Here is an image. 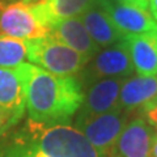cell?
<instances>
[{"label":"cell","instance_id":"cell-1","mask_svg":"<svg viewBox=\"0 0 157 157\" xmlns=\"http://www.w3.org/2000/svg\"><path fill=\"white\" fill-rule=\"evenodd\" d=\"M25 82V110L32 122L66 126L84 101V88L76 76H59L22 63L18 66Z\"/></svg>","mask_w":157,"mask_h":157},{"label":"cell","instance_id":"cell-2","mask_svg":"<svg viewBox=\"0 0 157 157\" xmlns=\"http://www.w3.org/2000/svg\"><path fill=\"white\" fill-rule=\"evenodd\" d=\"M0 157H101L75 127L46 126L28 119L0 137Z\"/></svg>","mask_w":157,"mask_h":157},{"label":"cell","instance_id":"cell-3","mask_svg":"<svg viewBox=\"0 0 157 157\" xmlns=\"http://www.w3.org/2000/svg\"><path fill=\"white\" fill-rule=\"evenodd\" d=\"M28 60L54 75L75 76L90 60L50 34L26 41Z\"/></svg>","mask_w":157,"mask_h":157},{"label":"cell","instance_id":"cell-4","mask_svg":"<svg viewBox=\"0 0 157 157\" xmlns=\"http://www.w3.org/2000/svg\"><path fill=\"white\" fill-rule=\"evenodd\" d=\"M128 113L115 110L75 121V128L85 136L101 157H114L117 141L128 123Z\"/></svg>","mask_w":157,"mask_h":157},{"label":"cell","instance_id":"cell-5","mask_svg":"<svg viewBox=\"0 0 157 157\" xmlns=\"http://www.w3.org/2000/svg\"><path fill=\"white\" fill-rule=\"evenodd\" d=\"M0 34L22 41L48 34V24L38 3L13 2L0 9Z\"/></svg>","mask_w":157,"mask_h":157},{"label":"cell","instance_id":"cell-6","mask_svg":"<svg viewBox=\"0 0 157 157\" xmlns=\"http://www.w3.org/2000/svg\"><path fill=\"white\" fill-rule=\"evenodd\" d=\"M135 73L130 51L124 39L105 47L93 56L78 73L82 88H88L102 78H127Z\"/></svg>","mask_w":157,"mask_h":157},{"label":"cell","instance_id":"cell-7","mask_svg":"<svg viewBox=\"0 0 157 157\" xmlns=\"http://www.w3.org/2000/svg\"><path fill=\"white\" fill-rule=\"evenodd\" d=\"M100 6L107 12L113 24L126 36L148 33L157 29V22L148 8L122 3L119 0H104Z\"/></svg>","mask_w":157,"mask_h":157},{"label":"cell","instance_id":"cell-8","mask_svg":"<svg viewBox=\"0 0 157 157\" xmlns=\"http://www.w3.org/2000/svg\"><path fill=\"white\" fill-rule=\"evenodd\" d=\"M124 78H102L88 86L76 119L104 114L119 107V93Z\"/></svg>","mask_w":157,"mask_h":157},{"label":"cell","instance_id":"cell-9","mask_svg":"<svg viewBox=\"0 0 157 157\" xmlns=\"http://www.w3.org/2000/svg\"><path fill=\"white\" fill-rule=\"evenodd\" d=\"M155 132L143 118H134L126 124L117 141V157H151Z\"/></svg>","mask_w":157,"mask_h":157},{"label":"cell","instance_id":"cell-10","mask_svg":"<svg viewBox=\"0 0 157 157\" xmlns=\"http://www.w3.org/2000/svg\"><path fill=\"white\" fill-rule=\"evenodd\" d=\"M48 34L89 59L100 51V47L88 34L80 17L63 18L52 22L48 26Z\"/></svg>","mask_w":157,"mask_h":157},{"label":"cell","instance_id":"cell-11","mask_svg":"<svg viewBox=\"0 0 157 157\" xmlns=\"http://www.w3.org/2000/svg\"><path fill=\"white\" fill-rule=\"evenodd\" d=\"M124 42L128 47L136 75L157 76V30L128 34Z\"/></svg>","mask_w":157,"mask_h":157},{"label":"cell","instance_id":"cell-12","mask_svg":"<svg viewBox=\"0 0 157 157\" xmlns=\"http://www.w3.org/2000/svg\"><path fill=\"white\" fill-rule=\"evenodd\" d=\"M78 17L98 47H109L126 38V34L113 24L107 12L101 6L89 8Z\"/></svg>","mask_w":157,"mask_h":157},{"label":"cell","instance_id":"cell-13","mask_svg":"<svg viewBox=\"0 0 157 157\" xmlns=\"http://www.w3.org/2000/svg\"><path fill=\"white\" fill-rule=\"evenodd\" d=\"M157 97V76H130L124 78L119 93V107L130 113L141 109Z\"/></svg>","mask_w":157,"mask_h":157},{"label":"cell","instance_id":"cell-14","mask_svg":"<svg viewBox=\"0 0 157 157\" xmlns=\"http://www.w3.org/2000/svg\"><path fill=\"white\" fill-rule=\"evenodd\" d=\"M0 110L25 111V82L21 71L16 68H0Z\"/></svg>","mask_w":157,"mask_h":157},{"label":"cell","instance_id":"cell-15","mask_svg":"<svg viewBox=\"0 0 157 157\" xmlns=\"http://www.w3.org/2000/svg\"><path fill=\"white\" fill-rule=\"evenodd\" d=\"M104 0H41L37 2L45 16L48 26L63 18L78 17L94 6H100Z\"/></svg>","mask_w":157,"mask_h":157},{"label":"cell","instance_id":"cell-16","mask_svg":"<svg viewBox=\"0 0 157 157\" xmlns=\"http://www.w3.org/2000/svg\"><path fill=\"white\" fill-rule=\"evenodd\" d=\"M28 60L26 41L0 34V68H16Z\"/></svg>","mask_w":157,"mask_h":157},{"label":"cell","instance_id":"cell-17","mask_svg":"<svg viewBox=\"0 0 157 157\" xmlns=\"http://www.w3.org/2000/svg\"><path fill=\"white\" fill-rule=\"evenodd\" d=\"M22 117L24 114H21V113L0 110V137L6 135L9 130H12L22 119Z\"/></svg>","mask_w":157,"mask_h":157},{"label":"cell","instance_id":"cell-18","mask_svg":"<svg viewBox=\"0 0 157 157\" xmlns=\"http://www.w3.org/2000/svg\"><path fill=\"white\" fill-rule=\"evenodd\" d=\"M141 113H143V117H144L143 119L151 127H153L157 136V97L151 102H148L145 106L141 107Z\"/></svg>","mask_w":157,"mask_h":157},{"label":"cell","instance_id":"cell-19","mask_svg":"<svg viewBox=\"0 0 157 157\" xmlns=\"http://www.w3.org/2000/svg\"><path fill=\"white\" fill-rule=\"evenodd\" d=\"M148 9L153 20L157 22V0H148Z\"/></svg>","mask_w":157,"mask_h":157},{"label":"cell","instance_id":"cell-20","mask_svg":"<svg viewBox=\"0 0 157 157\" xmlns=\"http://www.w3.org/2000/svg\"><path fill=\"white\" fill-rule=\"evenodd\" d=\"M119 2L127 3V4H132V6H137V7L148 8V0H119Z\"/></svg>","mask_w":157,"mask_h":157},{"label":"cell","instance_id":"cell-21","mask_svg":"<svg viewBox=\"0 0 157 157\" xmlns=\"http://www.w3.org/2000/svg\"><path fill=\"white\" fill-rule=\"evenodd\" d=\"M151 157H157V136H153L152 140V147H151Z\"/></svg>","mask_w":157,"mask_h":157},{"label":"cell","instance_id":"cell-22","mask_svg":"<svg viewBox=\"0 0 157 157\" xmlns=\"http://www.w3.org/2000/svg\"><path fill=\"white\" fill-rule=\"evenodd\" d=\"M14 0H0V8H3L4 6H7L9 3H13Z\"/></svg>","mask_w":157,"mask_h":157},{"label":"cell","instance_id":"cell-23","mask_svg":"<svg viewBox=\"0 0 157 157\" xmlns=\"http://www.w3.org/2000/svg\"><path fill=\"white\" fill-rule=\"evenodd\" d=\"M24 3H37V2H41V0H22Z\"/></svg>","mask_w":157,"mask_h":157},{"label":"cell","instance_id":"cell-24","mask_svg":"<svg viewBox=\"0 0 157 157\" xmlns=\"http://www.w3.org/2000/svg\"><path fill=\"white\" fill-rule=\"evenodd\" d=\"M114 157H117V156H114Z\"/></svg>","mask_w":157,"mask_h":157},{"label":"cell","instance_id":"cell-25","mask_svg":"<svg viewBox=\"0 0 157 157\" xmlns=\"http://www.w3.org/2000/svg\"><path fill=\"white\" fill-rule=\"evenodd\" d=\"M156 30H157V29H156Z\"/></svg>","mask_w":157,"mask_h":157},{"label":"cell","instance_id":"cell-26","mask_svg":"<svg viewBox=\"0 0 157 157\" xmlns=\"http://www.w3.org/2000/svg\"><path fill=\"white\" fill-rule=\"evenodd\" d=\"M0 9H2V8H0Z\"/></svg>","mask_w":157,"mask_h":157}]
</instances>
